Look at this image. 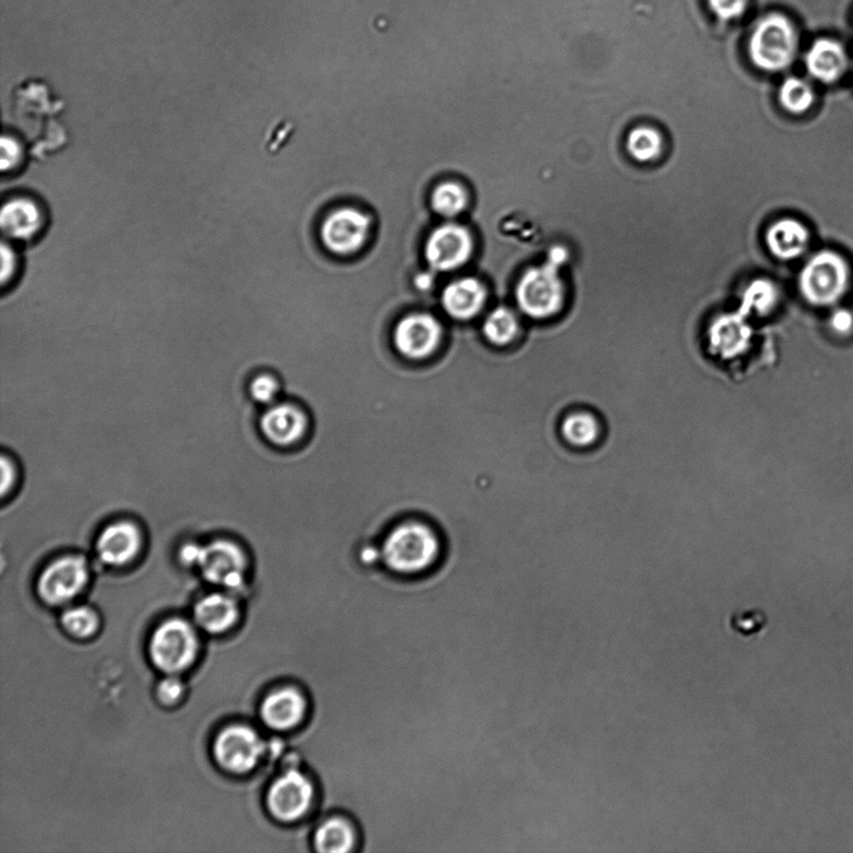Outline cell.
<instances>
[{"instance_id":"11","label":"cell","mask_w":853,"mask_h":853,"mask_svg":"<svg viewBox=\"0 0 853 853\" xmlns=\"http://www.w3.org/2000/svg\"><path fill=\"white\" fill-rule=\"evenodd\" d=\"M443 336L441 323L426 312H413L394 329L395 349L405 359L425 360L438 349Z\"/></svg>"},{"instance_id":"31","label":"cell","mask_w":853,"mask_h":853,"mask_svg":"<svg viewBox=\"0 0 853 853\" xmlns=\"http://www.w3.org/2000/svg\"><path fill=\"white\" fill-rule=\"evenodd\" d=\"M281 393V384L270 374H259L251 380L249 394L259 404H273Z\"/></svg>"},{"instance_id":"6","label":"cell","mask_w":853,"mask_h":853,"mask_svg":"<svg viewBox=\"0 0 853 853\" xmlns=\"http://www.w3.org/2000/svg\"><path fill=\"white\" fill-rule=\"evenodd\" d=\"M199 640L187 621L174 619L159 627L151 638L150 657L159 670L176 675L196 660Z\"/></svg>"},{"instance_id":"26","label":"cell","mask_w":853,"mask_h":853,"mask_svg":"<svg viewBox=\"0 0 853 853\" xmlns=\"http://www.w3.org/2000/svg\"><path fill=\"white\" fill-rule=\"evenodd\" d=\"M484 335L490 344L506 346L517 339L520 325L517 316L508 308H497L485 320Z\"/></svg>"},{"instance_id":"30","label":"cell","mask_w":853,"mask_h":853,"mask_svg":"<svg viewBox=\"0 0 853 853\" xmlns=\"http://www.w3.org/2000/svg\"><path fill=\"white\" fill-rule=\"evenodd\" d=\"M64 629L75 638H89L99 628V619L88 607H74L63 616Z\"/></svg>"},{"instance_id":"35","label":"cell","mask_w":853,"mask_h":853,"mask_svg":"<svg viewBox=\"0 0 853 853\" xmlns=\"http://www.w3.org/2000/svg\"><path fill=\"white\" fill-rule=\"evenodd\" d=\"M830 326L836 334H850L853 332V312L844 308L835 310L830 318Z\"/></svg>"},{"instance_id":"32","label":"cell","mask_w":853,"mask_h":853,"mask_svg":"<svg viewBox=\"0 0 853 853\" xmlns=\"http://www.w3.org/2000/svg\"><path fill=\"white\" fill-rule=\"evenodd\" d=\"M749 0H708L709 8L721 21L740 18L745 13Z\"/></svg>"},{"instance_id":"7","label":"cell","mask_w":853,"mask_h":853,"mask_svg":"<svg viewBox=\"0 0 853 853\" xmlns=\"http://www.w3.org/2000/svg\"><path fill=\"white\" fill-rule=\"evenodd\" d=\"M89 578L90 570L86 557L77 554L64 555L41 571L38 593L49 605H63L82 593Z\"/></svg>"},{"instance_id":"24","label":"cell","mask_w":853,"mask_h":853,"mask_svg":"<svg viewBox=\"0 0 853 853\" xmlns=\"http://www.w3.org/2000/svg\"><path fill=\"white\" fill-rule=\"evenodd\" d=\"M780 299V292L777 285L768 279H756L751 283L742 297L740 311L746 317L750 312L757 316H766L771 312Z\"/></svg>"},{"instance_id":"37","label":"cell","mask_w":853,"mask_h":853,"mask_svg":"<svg viewBox=\"0 0 853 853\" xmlns=\"http://www.w3.org/2000/svg\"><path fill=\"white\" fill-rule=\"evenodd\" d=\"M205 545L198 543L184 544L180 552V559L184 565L199 566Z\"/></svg>"},{"instance_id":"4","label":"cell","mask_w":853,"mask_h":853,"mask_svg":"<svg viewBox=\"0 0 853 853\" xmlns=\"http://www.w3.org/2000/svg\"><path fill=\"white\" fill-rule=\"evenodd\" d=\"M848 260L833 250H821L807 260L799 276L802 297L817 308L836 306L850 289Z\"/></svg>"},{"instance_id":"15","label":"cell","mask_w":853,"mask_h":853,"mask_svg":"<svg viewBox=\"0 0 853 853\" xmlns=\"http://www.w3.org/2000/svg\"><path fill=\"white\" fill-rule=\"evenodd\" d=\"M310 844L317 853H359L361 835L351 817L333 813L312 827Z\"/></svg>"},{"instance_id":"21","label":"cell","mask_w":853,"mask_h":853,"mask_svg":"<svg viewBox=\"0 0 853 853\" xmlns=\"http://www.w3.org/2000/svg\"><path fill=\"white\" fill-rule=\"evenodd\" d=\"M486 300V290L477 279L466 277L446 286L443 307L456 320H469L479 314Z\"/></svg>"},{"instance_id":"9","label":"cell","mask_w":853,"mask_h":853,"mask_svg":"<svg viewBox=\"0 0 853 853\" xmlns=\"http://www.w3.org/2000/svg\"><path fill=\"white\" fill-rule=\"evenodd\" d=\"M267 743L249 726L234 725L226 728L215 740L214 755L226 771L247 774L263 758Z\"/></svg>"},{"instance_id":"38","label":"cell","mask_w":853,"mask_h":853,"mask_svg":"<svg viewBox=\"0 0 853 853\" xmlns=\"http://www.w3.org/2000/svg\"><path fill=\"white\" fill-rule=\"evenodd\" d=\"M2 258V282L3 284H7L10 282V279L12 281V277L14 276L16 272V261L18 260H16L15 252L11 248L7 247V244H3Z\"/></svg>"},{"instance_id":"12","label":"cell","mask_w":853,"mask_h":853,"mask_svg":"<svg viewBox=\"0 0 853 853\" xmlns=\"http://www.w3.org/2000/svg\"><path fill=\"white\" fill-rule=\"evenodd\" d=\"M370 232V219L353 208L333 211L322 226L325 247L335 255L348 256L366 244Z\"/></svg>"},{"instance_id":"13","label":"cell","mask_w":853,"mask_h":853,"mask_svg":"<svg viewBox=\"0 0 853 853\" xmlns=\"http://www.w3.org/2000/svg\"><path fill=\"white\" fill-rule=\"evenodd\" d=\"M472 239L467 227L444 224L430 235L425 247L428 263L438 272H450L467 263Z\"/></svg>"},{"instance_id":"25","label":"cell","mask_w":853,"mask_h":853,"mask_svg":"<svg viewBox=\"0 0 853 853\" xmlns=\"http://www.w3.org/2000/svg\"><path fill=\"white\" fill-rule=\"evenodd\" d=\"M815 90L811 84L798 77H789L781 84L779 100L784 111L793 115L805 114L815 104Z\"/></svg>"},{"instance_id":"16","label":"cell","mask_w":853,"mask_h":853,"mask_svg":"<svg viewBox=\"0 0 853 853\" xmlns=\"http://www.w3.org/2000/svg\"><path fill=\"white\" fill-rule=\"evenodd\" d=\"M308 426L307 413L289 403L272 405L259 421L261 434L270 444L279 447L299 443Z\"/></svg>"},{"instance_id":"22","label":"cell","mask_w":853,"mask_h":853,"mask_svg":"<svg viewBox=\"0 0 853 853\" xmlns=\"http://www.w3.org/2000/svg\"><path fill=\"white\" fill-rule=\"evenodd\" d=\"M194 618L202 630L221 633L230 630L238 620L239 609L231 596L213 594L200 599L194 610Z\"/></svg>"},{"instance_id":"10","label":"cell","mask_w":853,"mask_h":853,"mask_svg":"<svg viewBox=\"0 0 853 853\" xmlns=\"http://www.w3.org/2000/svg\"><path fill=\"white\" fill-rule=\"evenodd\" d=\"M198 568L211 584L236 589L244 584L248 557L238 543L218 539L205 545Z\"/></svg>"},{"instance_id":"8","label":"cell","mask_w":853,"mask_h":853,"mask_svg":"<svg viewBox=\"0 0 853 853\" xmlns=\"http://www.w3.org/2000/svg\"><path fill=\"white\" fill-rule=\"evenodd\" d=\"M259 712L268 729L281 733H295L309 720L311 700L298 683H290L270 691L263 699Z\"/></svg>"},{"instance_id":"27","label":"cell","mask_w":853,"mask_h":853,"mask_svg":"<svg viewBox=\"0 0 853 853\" xmlns=\"http://www.w3.org/2000/svg\"><path fill=\"white\" fill-rule=\"evenodd\" d=\"M627 148L630 156L638 162L648 163L660 157L664 140L662 134L652 126H638L628 135Z\"/></svg>"},{"instance_id":"3","label":"cell","mask_w":853,"mask_h":853,"mask_svg":"<svg viewBox=\"0 0 853 853\" xmlns=\"http://www.w3.org/2000/svg\"><path fill=\"white\" fill-rule=\"evenodd\" d=\"M795 24L781 13H771L759 21L751 34L749 54L758 70L777 73L789 70L799 53Z\"/></svg>"},{"instance_id":"17","label":"cell","mask_w":853,"mask_h":853,"mask_svg":"<svg viewBox=\"0 0 853 853\" xmlns=\"http://www.w3.org/2000/svg\"><path fill=\"white\" fill-rule=\"evenodd\" d=\"M709 350L724 360H732L745 354L753 339V329L746 316L739 310L716 318L708 327Z\"/></svg>"},{"instance_id":"19","label":"cell","mask_w":853,"mask_h":853,"mask_svg":"<svg viewBox=\"0 0 853 853\" xmlns=\"http://www.w3.org/2000/svg\"><path fill=\"white\" fill-rule=\"evenodd\" d=\"M45 224V214L37 201L27 197L7 201L2 210V227L5 235L15 240H29L39 234Z\"/></svg>"},{"instance_id":"36","label":"cell","mask_w":853,"mask_h":853,"mask_svg":"<svg viewBox=\"0 0 853 853\" xmlns=\"http://www.w3.org/2000/svg\"><path fill=\"white\" fill-rule=\"evenodd\" d=\"M16 468L15 463L12 461L11 458H8L7 455H3L2 458V496L5 497L8 494L12 492L16 483Z\"/></svg>"},{"instance_id":"23","label":"cell","mask_w":853,"mask_h":853,"mask_svg":"<svg viewBox=\"0 0 853 853\" xmlns=\"http://www.w3.org/2000/svg\"><path fill=\"white\" fill-rule=\"evenodd\" d=\"M564 441L578 449L595 445L602 437V422L594 412L579 410L569 412L561 421Z\"/></svg>"},{"instance_id":"20","label":"cell","mask_w":853,"mask_h":853,"mask_svg":"<svg viewBox=\"0 0 853 853\" xmlns=\"http://www.w3.org/2000/svg\"><path fill=\"white\" fill-rule=\"evenodd\" d=\"M811 235L796 219H781L766 233V244L771 255L780 260L790 261L801 258L808 249Z\"/></svg>"},{"instance_id":"5","label":"cell","mask_w":853,"mask_h":853,"mask_svg":"<svg viewBox=\"0 0 853 853\" xmlns=\"http://www.w3.org/2000/svg\"><path fill=\"white\" fill-rule=\"evenodd\" d=\"M559 267L551 259L522 275L517 289L519 307L534 319L552 318L564 307L565 288Z\"/></svg>"},{"instance_id":"14","label":"cell","mask_w":853,"mask_h":853,"mask_svg":"<svg viewBox=\"0 0 853 853\" xmlns=\"http://www.w3.org/2000/svg\"><path fill=\"white\" fill-rule=\"evenodd\" d=\"M143 544L145 540L138 523L118 520L100 531L96 553L101 563L120 568L137 559Z\"/></svg>"},{"instance_id":"2","label":"cell","mask_w":853,"mask_h":853,"mask_svg":"<svg viewBox=\"0 0 853 853\" xmlns=\"http://www.w3.org/2000/svg\"><path fill=\"white\" fill-rule=\"evenodd\" d=\"M319 802L318 783L302 766L285 767L270 784L265 806L270 816L283 826L312 825Z\"/></svg>"},{"instance_id":"33","label":"cell","mask_w":853,"mask_h":853,"mask_svg":"<svg viewBox=\"0 0 853 853\" xmlns=\"http://www.w3.org/2000/svg\"><path fill=\"white\" fill-rule=\"evenodd\" d=\"M183 692V682L177 679L175 675H169L168 678L159 683L157 695L160 703L164 705H174L182 699Z\"/></svg>"},{"instance_id":"28","label":"cell","mask_w":853,"mask_h":853,"mask_svg":"<svg viewBox=\"0 0 853 853\" xmlns=\"http://www.w3.org/2000/svg\"><path fill=\"white\" fill-rule=\"evenodd\" d=\"M432 206L437 214L445 218L459 215L468 206V193L458 183H443L433 193Z\"/></svg>"},{"instance_id":"1","label":"cell","mask_w":853,"mask_h":853,"mask_svg":"<svg viewBox=\"0 0 853 853\" xmlns=\"http://www.w3.org/2000/svg\"><path fill=\"white\" fill-rule=\"evenodd\" d=\"M441 557V542L426 523L404 521L385 536L384 568L403 578H418L432 571Z\"/></svg>"},{"instance_id":"34","label":"cell","mask_w":853,"mask_h":853,"mask_svg":"<svg viewBox=\"0 0 853 853\" xmlns=\"http://www.w3.org/2000/svg\"><path fill=\"white\" fill-rule=\"evenodd\" d=\"M2 169L3 172L13 171L18 166L22 156V148L13 138L4 137L2 140Z\"/></svg>"},{"instance_id":"18","label":"cell","mask_w":853,"mask_h":853,"mask_svg":"<svg viewBox=\"0 0 853 853\" xmlns=\"http://www.w3.org/2000/svg\"><path fill=\"white\" fill-rule=\"evenodd\" d=\"M849 62L846 48L832 38L816 39L804 58L809 77L823 84L839 82L848 72Z\"/></svg>"},{"instance_id":"29","label":"cell","mask_w":853,"mask_h":853,"mask_svg":"<svg viewBox=\"0 0 853 853\" xmlns=\"http://www.w3.org/2000/svg\"><path fill=\"white\" fill-rule=\"evenodd\" d=\"M728 627L743 639L762 636L768 627V616L762 609L734 611L729 616Z\"/></svg>"}]
</instances>
